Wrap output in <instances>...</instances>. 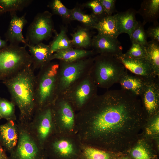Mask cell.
<instances>
[{
    "instance_id": "31",
    "label": "cell",
    "mask_w": 159,
    "mask_h": 159,
    "mask_svg": "<svg viewBox=\"0 0 159 159\" xmlns=\"http://www.w3.org/2000/svg\"><path fill=\"white\" fill-rule=\"evenodd\" d=\"M72 44L77 47H86L92 44V39L86 28H81L72 34Z\"/></svg>"
},
{
    "instance_id": "32",
    "label": "cell",
    "mask_w": 159,
    "mask_h": 159,
    "mask_svg": "<svg viewBox=\"0 0 159 159\" xmlns=\"http://www.w3.org/2000/svg\"><path fill=\"white\" fill-rule=\"evenodd\" d=\"M144 25L138 21L135 28L132 32L129 37L131 43H136L145 46L148 43L147 37Z\"/></svg>"
},
{
    "instance_id": "41",
    "label": "cell",
    "mask_w": 159,
    "mask_h": 159,
    "mask_svg": "<svg viewBox=\"0 0 159 159\" xmlns=\"http://www.w3.org/2000/svg\"><path fill=\"white\" fill-rule=\"evenodd\" d=\"M120 159H132L128 155L124 154L121 157Z\"/></svg>"
},
{
    "instance_id": "30",
    "label": "cell",
    "mask_w": 159,
    "mask_h": 159,
    "mask_svg": "<svg viewBox=\"0 0 159 159\" xmlns=\"http://www.w3.org/2000/svg\"><path fill=\"white\" fill-rule=\"evenodd\" d=\"M15 106L14 103L3 98L0 97V116L7 121H15Z\"/></svg>"
},
{
    "instance_id": "19",
    "label": "cell",
    "mask_w": 159,
    "mask_h": 159,
    "mask_svg": "<svg viewBox=\"0 0 159 159\" xmlns=\"http://www.w3.org/2000/svg\"><path fill=\"white\" fill-rule=\"evenodd\" d=\"M148 80L127 72L122 77L119 83L121 85V89L138 97L142 94Z\"/></svg>"
},
{
    "instance_id": "23",
    "label": "cell",
    "mask_w": 159,
    "mask_h": 159,
    "mask_svg": "<svg viewBox=\"0 0 159 159\" xmlns=\"http://www.w3.org/2000/svg\"><path fill=\"white\" fill-rule=\"evenodd\" d=\"M95 52L92 50L73 49L72 48L61 50L53 54L52 60L57 59L65 62H72L90 57Z\"/></svg>"
},
{
    "instance_id": "11",
    "label": "cell",
    "mask_w": 159,
    "mask_h": 159,
    "mask_svg": "<svg viewBox=\"0 0 159 159\" xmlns=\"http://www.w3.org/2000/svg\"><path fill=\"white\" fill-rule=\"evenodd\" d=\"M97 87L90 74L62 96L69 102L75 112L78 111L97 95Z\"/></svg>"
},
{
    "instance_id": "6",
    "label": "cell",
    "mask_w": 159,
    "mask_h": 159,
    "mask_svg": "<svg viewBox=\"0 0 159 159\" xmlns=\"http://www.w3.org/2000/svg\"><path fill=\"white\" fill-rule=\"evenodd\" d=\"M26 47L9 44L0 50V81L32 65L31 58Z\"/></svg>"
},
{
    "instance_id": "24",
    "label": "cell",
    "mask_w": 159,
    "mask_h": 159,
    "mask_svg": "<svg viewBox=\"0 0 159 159\" xmlns=\"http://www.w3.org/2000/svg\"><path fill=\"white\" fill-rule=\"evenodd\" d=\"M132 159H158L155 152L143 140L137 142L134 146L125 153Z\"/></svg>"
},
{
    "instance_id": "4",
    "label": "cell",
    "mask_w": 159,
    "mask_h": 159,
    "mask_svg": "<svg viewBox=\"0 0 159 159\" xmlns=\"http://www.w3.org/2000/svg\"><path fill=\"white\" fill-rule=\"evenodd\" d=\"M94 58L90 75L97 87L108 89L119 83L127 73L124 66L114 57L100 54Z\"/></svg>"
},
{
    "instance_id": "34",
    "label": "cell",
    "mask_w": 159,
    "mask_h": 159,
    "mask_svg": "<svg viewBox=\"0 0 159 159\" xmlns=\"http://www.w3.org/2000/svg\"><path fill=\"white\" fill-rule=\"evenodd\" d=\"M124 55L128 58L132 59H140L146 58V52L145 46L140 44L132 43L130 49Z\"/></svg>"
},
{
    "instance_id": "15",
    "label": "cell",
    "mask_w": 159,
    "mask_h": 159,
    "mask_svg": "<svg viewBox=\"0 0 159 159\" xmlns=\"http://www.w3.org/2000/svg\"><path fill=\"white\" fill-rule=\"evenodd\" d=\"M11 19L7 30L5 34V40L9 44L19 45L22 43L26 45L27 42L23 34V30L27 23L26 18V13L19 16L16 12L10 13Z\"/></svg>"
},
{
    "instance_id": "17",
    "label": "cell",
    "mask_w": 159,
    "mask_h": 159,
    "mask_svg": "<svg viewBox=\"0 0 159 159\" xmlns=\"http://www.w3.org/2000/svg\"><path fill=\"white\" fill-rule=\"evenodd\" d=\"M32 61V66L34 70L40 69L52 60V53L49 45L42 42L36 45L27 44Z\"/></svg>"
},
{
    "instance_id": "40",
    "label": "cell",
    "mask_w": 159,
    "mask_h": 159,
    "mask_svg": "<svg viewBox=\"0 0 159 159\" xmlns=\"http://www.w3.org/2000/svg\"><path fill=\"white\" fill-rule=\"evenodd\" d=\"M7 45V42L5 40L2 39L0 36V50Z\"/></svg>"
},
{
    "instance_id": "29",
    "label": "cell",
    "mask_w": 159,
    "mask_h": 159,
    "mask_svg": "<svg viewBox=\"0 0 159 159\" xmlns=\"http://www.w3.org/2000/svg\"><path fill=\"white\" fill-rule=\"evenodd\" d=\"M71 40L68 37L65 30L62 29L55 37L50 45L52 54L55 52L71 48Z\"/></svg>"
},
{
    "instance_id": "2",
    "label": "cell",
    "mask_w": 159,
    "mask_h": 159,
    "mask_svg": "<svg viewBox=\"0 0 159 159\" xmlns=\"http://www.w3.org/2000/svg\"><path fill=\"white\" fill-rule=\"evenodd\" d=\"M35 76L32 65L2 81L10 95L11 101L19 108L18 121L29 122L35 110Z\"/></svg>"
},
{
    "instance_id": "14",
    "label": "cell",
    "mask_w": 159,
    "mask_h": 159,
    "mask_svg": "<svg viewBox=\"0 0 159 159\" xmlns=\"http://www.w3.org/2000/svg\"><path fill=\"white\" fill-rule=\"evenodd\" d=\"M135 75L148 80L159 77L151 64L146 58L132 59L125 56L122 53L115 57Z\"/></svg>"
},
{
    "instance_id": "42",
    "label": "cell",
    "mask_w": 159,
    "mask_h": 159,
    "mask_svg": "<svg viewBox=\"0 0 159 159\" xmlns=\"http://www.w3.org/2000/svg\"><path fill=\"white\" fill-rule=\"evenodd\" d=\"M1 119V117L0 116V120Z\"/></svg>"
},
{
    "instance_id": "25",
    "label": "cell",
    "mask_w": 159,
    "mask_h": 159,
    "mask_svg": "<svg viewBox=\"0 0 159 159\" xmlns=\"http://www.w3.org/2000/svg\"><path fill=\"white\" fill-rule=\"evenodd\" d=\"M98 34L117 38L120 34L115 14L107 16L99 20L94 27Z\"/></svg>"
},
{
    "instance_id": "9",
    "label": "cell",
    "mask_w": 159,
    "mask_h": 159,
    "mask_svg": "<svg viewBox=\"0 0 159 159\" xmlns=\"http://www.w3.org/2000/svg\"><path fill=\"white\" fill-rule=\"evenodd\" d=\"M52 108L55 132L64 135L76 134L75 112L67 99L58 96Z\"/></svg>"
},
{
    "instance_id": "3",
    "label": "cell",
    "mask_w": 159,
    "mask_h": 159,
    "mask_svg": "<svg viewBox=\"0 0 159 159\" xmlns=\"http://www.w3.org/2000/svg\"><path fill=\"white\" fill-rule=\"evenodd\" d=\"M59 67V63L51 62L40 69L35 76V111L51 105L57 97Z\"/></svg>"
},
{
    "instance_id": "37",
    "label": "cell",
    "mask_w": 159,
    "mask_h": 159,
    "mask_svg": "<svg viewBox=\"0 0 159 159\" xmlns=\"http://www.w3.org/2000/svg\"><path fill=\"white\" fill-rule=\"evenodd\" d=\"M147 37L151 40L159 43V24L158 22L153 23L146 30Z\"/></svg>"
},
{
    "instance_id": "27",
    "label": "cell",
    "mask_w": 159,
    "mask_h": 159,
    "mask_svg": "<svg viewBox=\"0 0 159 159\" xmlns=\"http://www.w3.org/2000/svg\"><path fill=\"white\" fill-rule=\"evenodd\" d=\"M32 0H0V15L4 13L22 10L29 5Z\"/></svg>"
},
{
    "instance_id": "8",
    "label": "cell",
    "mask_w": 159,
    "mask_h": 159,
    "mask_svg": "<svg viewBox=\"0 0 159 159\" xmlns=\"http://www.w3.org/2000/svg\"><path fill=\"white\" fill-rule=\"evenodd\" d=\"M29 123H17L19 139L14 149L10 153L9 159H48L45 150L31 132Z\"/></svg>"
},
{
    "instance_id": "22",
    "label": "cell",
    "mask_w": 159,
    "mask_h": 159,
    "mask_svg": "<svg viewBox=\"0 0 159 159\" xmlns=\"http://www.w3.org/2000/svg\"><path fill=\"white\" fill-rule=\"evenodd\" d=\"M137 12L142 17L144 25L148 22L155 23L158 22L159 0H143Z\"/></svg>"
},
{
    "instance_id": "38",
    "label": "cell",
    "mask_w": 159,
    "mask_h": 159,
    "mask_svg": "<svg viewBox=\"0 0 159 159\" xmlns=\"http://www.w3.org/2000/svg\"><path fill=\"white\" fill-rule=\"evenodd\" d=\"M107 16L112 15L115 10L116 0H99Z\"/></svg>"
},
{
    "instance_id": "5",
    "label": "cell",
    "mask_w": 159,
    "mask_h": 159,
    "mask_svg": "<svg viewBox=\"0 0 159 159\" xmlns=\"http://www.w3.org/2000/svg\"><path fill=\"white\" fill-rule=\"evenodd\" d=\"M94 58L72 62L60 61L57 73L58 97L64 96L76 84L90 74Z\"/></svg>"
},
{
    "instance_id": "21",
    "label": "cell",
    "mask_w": 159,
    "mask_h": 159,
    "mask_svg": "<svg viewBox=\"0 0 159 159\" xmlns=\"http://www.w3.org/2000/svg\"><path fill=\"white\" fill-rule=\"evenodd\" d=\"M124 154L82 144L80 159H120Z\"/></svg>"
},
{
    "instance_id": "26",
    "label": "cell",
    "mask_w": 159,
    "mask_h": 159,
    "mask_svg": "<svg viewBox=\"0 0 159 159\" xmlns=\"http://www.w3.org/2000/svg\"><path fill=\"white\" fill-rule=\"evenodd\" d=\"M146 58L152 65L157 75L159 76V43L151 40L145 46Z\"/></svg>"
},
{
    "instance_id": "10",
    "label": "cell",
    "mask_w": 159,
    "mask_h": 159,
    "mask_svg": "<svg viewBox=\"0 0 159 159\" xmlns=\"http://www.w3.org/2000/svg\"><path fill=\"white\" fill-rule=\"evenodd\" d=\"M52 105L36 110L29 123L31 132L44 148L47 140L55 133Z\"/></svg>"
},
{
    "instance_id": "7",
    "label": "cell",
    "mask_w": 159,
    "mask_h": 159,
    "mask_svg": "<svg viewBox=\"0 0 159 159\" xmlns=\"http://www.w3.org/2000/svg\"><path fill=\"white\" fill-rule=\"evenodd\" d=\"M82 145L76 134L64 135L55 133L44 148L48 159H80Z\"/></svg>"
},
{
    "instance_id": "20",
    "label": "cell",
    "mask_w": 159,
    "mask_h": 159,
    "mask_svg": "<svg viewBox=\"0 0 159 159\" xmlns=\"http://www.w3.org/2000/svg\"><path fill=\"white\" fill-rule=\"evenodd\" d=\"M136 10L130 8L125 11L118 12L115 14L120 34L125 33L129 36L130 35L138 22L136 19Z\"/></svg>"
},
{
    "instance_id": "39",
    "label": "cell",
    "mask_w": 159,
    "mask_h": 159,
    "mask_svg": "<svg viewBox=\"0 0 159 159\" xmlns=\"http://www.w3.org/2000/svg\"><path fill=\"white\" fill-rule=\"evenodd\" d=\"M6 152L0 142V159H9Z\"/></svg>"
},
{
    "instance_id": "12",
    "label": "cell",
    "mask_w": 159,
    "mask_h": 159,
    "mask_svg": "<svg viewBox=\"0 0 159 159\" xmlns=\"http://www.w3.org/2000/svg\"><path fill=\"white\" fill-rule=\"evenodd\" d=\"M52 15L47 11L37 14L27 28V44L36 45L51 37L54 28Z\"/></svg>"
},
{
    "instance_id": "36",
    "label": "cell",
    "mask_w": 159,
    "mask_h": 159,
    "mask_svg": "<svg viewBox=\"0 0 159 159\" xmlns=\"http://www.w3.org/2000/svg\"><path fill=\"white\" fill-rule=\"evenodd\" d=\"M150 122L146 129V133L148 135H158L159 132V112L149 118Z\"/></svg>"
},
{
    "instance_id": "35",
    "label": "cell",
    "mask_w": 159,
    "mask_h": 159,
    "mask_svg": "<svg viewBox=\"0 0 159 159\" xmlns=\"http://www.w3.org/2000/svg\"><path fill=\"white\" fill-rule=\"evenodd\" d=\"M87 6L90 8L93 14L100 19L107 16L105 13L99 0H93L88 2Z\"/></svg>"
},
{
    "instance_id": "33",
    "label": "cell",
    "mask_w": 159,
    "mask_h": 159,
    "mask_svg": "<svg viewBox=\"0 0 159 159\" xmlns=\"http://www.w3.org/2000/svg\"><path fill=\"white\" fill-rule=\"evenodd\" d=\"M53 14L58 15L67 19H71L70 10L67 8L60 0H53L49 4Z\"/></svg>"
},
{
    "instance_id": "18",
    "label": "cell",
    "mask_w": 159,
    "mask_h": 159,
    "mask_svg": "<svg viewBox=\"0 0 159 159\" xmlns=\"http://www.w3.org/2000/svg\"><path fill=\"white\" fill-rule=\"evenodd\" d=\"M19 135L18 126L15 121H8L0 125V142L6 152L10 153L14 149Z\"/></svg>"
},
{
    "instance_id": "13",
    "label": "cell",
    "mask_w": 159,
    "mask_h": 159,
    "mask_svg": "<svg viewBox=\"0 0 159 159\" xmlns=\"http://www.w3.org/2000/svg\"><path fill=\"white\" fill-rule=\"evenodd\" d=\"M140 102L148 118L159 112V83L157 78L148 80L141 95Z\"/></svg>"
},
{
    "instance_id": "28",
    "label": "cell",
    "mask_w": 159,
    "mask_h": 159,
    "mask_svg": "<svg viewBox=\"0 0 159 159\" xmlns=\"http://www.w3.org/2000/svg\"><path fill=\"white\" fill-rule=\"evenodd\" d=\"M70 11L71 19L76 20L81 23L87 28L94 29L99 20L93 14H85L77 8L70 9Z\"/></svg>"
},
{
    "instance_id": "16",
    "label": "cell",
    "mask_w": 159,
    "mask_h": 159,
    "mask_svg": "<svg viewBox=\"0 0 159 159\" xmlns=\"http://www.w3.org/2000/svg\"><path fill=\"white\" fill-rule=\"evenodd\" d=\"M95 53L114 57L122 53V47L117 38L98 34L92 39Z\"/></svg>"
},
{
    "instance_id": "1",
    "label": "cell",
    "mask_w": 159,
    "mask_h": 159,
    "mask_svg": "<svg viewBox=\"0 0 159 159\" xmlns=\"http://www.w3.org/2000/svg\"><path fill=\"white\" fill-rule=\"evenodd\" d=\"M75 113L76 133L81 143L124 153L148 118L138 97L122 89L97 95Z\"/></svg>"
}]
</instances>
